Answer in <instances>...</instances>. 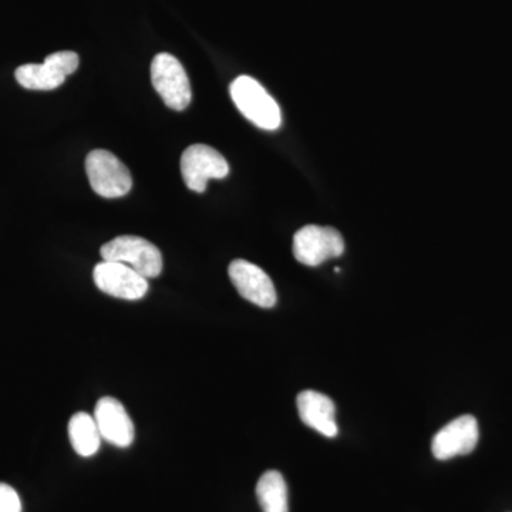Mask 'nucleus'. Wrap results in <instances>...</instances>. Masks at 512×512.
Here are the masks:
<instances>
[{
    "instance_id": "6",
    "label": "nucleus",
    "mask_w": 512,
    "mask_h": 512,
    "mask_svg": "<svg viewBox=\"0 0 512 512\" xmlns=\"http://www.w3.org/2000/svg\"><path fill=\"white\" fill-rule=\"evenodd\" d=\"M345 252L342 235L332 227L306 225L293 237V255L303 265L318 266Z\"/></svg>"
},
{
    "instance_id": "13",
    "label": "nucleus",
    "mask_w": 512,
    "mask_h": 512,
    "mask_svg": "<svg viewBox=\"0 0 512 512\" xmlns=\"http://www.w3.org/2000/svg\"><path fill=\"white\" fill-rule=\"evenodd\" d=\"M70 443L79 456L92 457L99 451L101 436L93 416L87 413L74 414L69 421Z\"/></svg>"
},
{
    "instance_id": "1",
    "label": "nucleus",
    "mask_w": 512,
    "mask_h": 512,
    "mask_svg": "<svg viewBox=\"0 0 512 512\" xmlns=\"http://www.w3.org/2000/svg\"><path fill=\"white\" fill-rule=\"evenodd\" d=\"M229 93L238 110L256 127L268 131L281 127L282 114L278 103L252 77L239 76L232 82Z\"/></svg>"
},
{
    "instance_id": "15",
    "label": "nucleus",
    "mask_w": 512,
    "mask_h": 512,
    "mask_svg": "<svg viewBox=\"0 0 512 512\" xmlns=\"http://www.w3.org/2000/svg\"><path fill=\"white\" fill-rule=\"evenodd\" d=\"M0 512H22L19 494L3 483H0Z\"/></svg>"
},
{
    "instance_id": "4",
    "label": "nucleus",
    "mask_w": 512,
    "mask_h": 512,
    "mask_svg": "<svg viewBox=\"0 0 512 512\" xmlns=\"http://www.w3.org/2000/svg\"><path fill=\"white\" fill-rule=\"evenodd\" d=\"M86 173L94 192L100 197H124L133 187L130 171L110 151H92L86 158Z\"/></svg>"
},
{
    "instance_id": "11",
    "label": "nucleus",
    "mask_w": 512,
    "mask_h": 512,
    "mask_svg": "<svg viewBox=\"0 0 512 512\" xmlns=\"http://www.w3.org/2000/svg\"><path fill=\"white\" fill-rule=\"evenodd\" d=\"M93 417L99 427L101 439L120 448H127L133 444L136 436L133 420L119 400L114 397H103L96 404Z\"/></svg>"
},
{
    "instance_id": "7",
    "label": "nucleus",
    "mask_w": 512,
    "mask_h": 512,
    "mask_svg": "<svg viewBox=\"0 0 512 512\" xmlns=\"http://www.w3.org/2000/svg\"><path fill=\"white\" fill-rule=\"evenodd\" d=\"M181 174L188 190L204 192L208 181L222 180L229 174L227 160L207 144H194L181 156Z\"/></svg>"
},
{
    "instance_id": "14",
    "label": "nucleus",
    "mask_w": 512,
    "mask_h": 512,
    "mask_svg": "<svg viewBox=\"0 0 512 512\" xmlns=\"http://www.w3.org/2000/svg\"><path fill=\"white\" fill-rule=\"evenodd\" d=\"M256 497L264 512H289L288 487L278 471H266L256 484Z\"/></svg>"
},
{
    "instance_id": "12",
    "label": "nucleus",
    "mask_w": 512,
    "mask_h": 512,
    "mask_svg": "<svg viewBox=\"0 0 512 512\" xmlns=\"http://www.w3.org/2000/svg\"><path fill=\"white\" fill-rule=\"evenodd\" d=\"M296 404L303 424L329 439L338 436L336 407L328 396L315 390H305L299 393Z\"/></svg>"
},
{
    "instance_id": "2",
    "label": "nucleus",
    "mask_w": 512,
    "mask_h": 512,
    "mask_svg": "<svg viewBox=\"0 0 512 512\" xmlns=\"http://www.w3.org/2000/svg\"><path fill=\"white\" fill-rule=\"evenodd\" d=\"M103 261L120 262L143 275L144 278H157L163 271V255L156 245L147 239L123 235L107 242L100 249Z\"/></svg>"
},
{
    "instance_id": "3",
    "label": "nucleus",
    "mask_w": 512,
    "mask_h": 512,
    "mask_svg": "<svg viewBox=\"0 0 512 512\" xmlns=\"http://www.w3.org/2000/svg\"><path fill=\"white\" fill-rule=\"evenodd\" d=\"M151 82L171 110L183 111L192 100L191 84L183 64L170 53H160L151 63Z\"/></svg>"
},
{
    "instance_id": "8",
    "label": "nucleus",
    "mask_w": 512,
    "mask_h": 512,
    "mask_svg": "<svg viewBox=\"0 0 512 512\" xmlns=\"http://www.w3.org/2000/svg\"><path fill=\"white\" fill-rule=\"evenodd\" d=\"M94 284L101 292L124 301H138L148 292V279L120 262L103 261L93 272Z\"/></svg>"
},
{
    "instance_id": "5",
    "label": "nucleus",
    "mask_w": 512,
    "mask_h": 512,
    "mask_svg": "<svg viewBox=\"0 0 512 512\" xmlns=\"http://www.w3.org/2000/svg\"><path fill=\"white\" fill-rule=\"evenodd\" d=\"M79 63L77 53L64 50L47 56L43 63L23 64L16 69L15 77L25 89L47 92L62 86L66 77L79 69Z\"/></svg>"
},
{
    "instance_id": "9",
    "label": "nucleus",
    "mask_w": 512,
    "mask_h": 512,
    "mask_svg": "<svg viewBox=\"0 0 512 512\" xmlns=\"http://www.w3.org/2000/svg\"><path fill=\"white\" fill-rule=\"evenodd\" d=\"M228 274L242 298L261 308H274L278 296L274 282L264 269L244 259H235L229 265Z\"/></svg>"
},
{
    "instance_id": "10",
    "label": "nucleus",
    "mask_w": 512,
    "mask_h": 512,
    "mask_svg": "<svg viewBox=\"0 0 512 512\" xmlns=\"http://www.w3.org/2000/svg\"><path fill=\"white\" fill-rule=\"evenodd\" d=\"M480 439L476 417L461 416L444 426L431 441V451L437 460L446 461L473 453Z\"/></svg>"
}]
</instances>
